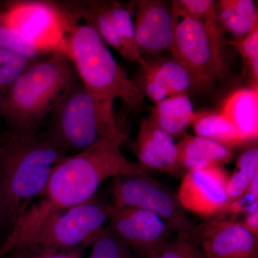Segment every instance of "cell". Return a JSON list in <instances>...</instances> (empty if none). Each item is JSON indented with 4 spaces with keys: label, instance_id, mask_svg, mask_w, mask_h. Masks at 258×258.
<instances>
[{
    "label": "cell",
    "instance_id": "5",
    "mask_svg": "<svg viewBox=\"0 0 258 258\" xmlns=\"http://www.w3.org/2000/svg\"><path fill=\"white\" fill-rule=\"evenodd\" d=\"M76 79L72 62L63 53L35 61L3 95L0 117L10 131L37 133Z\"/></svg>",
    "mask_w": 258,
    "mask_h": 258
},
{
    "label": "cell",
    "instance_id": "13",
    "mask_svg": "<svg viewBox=\"0 0 258 258\" xmlns=\"http://www.w3.org/2000/svg\"><path fill=\"white\" fill-rule=\"evenodd\" d=\"M197 238L204 258H258V236L243 222L209 219Z\"/></svg>",
    "mask_w": 258,
    "mask_h": 258
},
{
    "label": "cell",
    "instance_id": "19",
    "mask_svg": "<svg viewBox=\"0 0 258 258\" xmlns=\"http://www.w3.org/2000/svg\"><path fill=\"white\" fill-rule=\"evenodd\" d=\"M193 105L186 94L168 97L154 103L151 118L173 138L182 137L192 123Z\"/></svg>",
    "mask_w": 258,
    "mask_h": 258
},
{
    "label": "cell",
    "instance_id": "6",
    "mask_svg": "<svg viewBox=\"0 0 258 258\" xmlns=\"http://www.w3.org/2000/svg\"><path fill=\"white\" fill-rule=\"evenodd\" d=\"M173 21L171 57L187 70L198 89H211L225 74L223 46L198 19L179 17Z\"/></svg>",
    "mask_w": 258,
    "mask_h": 258
},
{
    "label": "cell",
    "instance_id": "25",
    "mask_svg": "<svg viewBox=\"0 0 258 258\" xmlns=\"http://www.w3.org/2000/svg\"><path fill=\"white\" fill-rule=\"evenodd\" d=\"M34 62L35 60L0 47V93L4 95Z\"/></svg>",
    "mask_w": 258,
    "mask_h": 258
},
{
    "label": "cell",
    "instance_id": "16",
    "mask_svg": "<svg viewBox=\"0 0 258 258\" xmlns=\"http://www.w3.org/2000/svg\"><path fill=\"white\" fill-rule=\"evenodd\" d=\"M178 164L184 174L222 166L233 157L230 148L210 139L196 135L185 134L176 144Z\"/></svg>",
    "mask_w": 258,
    "mask_h": 258
},
{
    "label": "cell",
    "instance_id": "20",
    "mask_svg": "<svg viewBox=\"0 0 258 258\" xmlns=\"http://www.w3.org/2000/svg\"><path fill=\"white\" fill-rule=\"evenodd\" d=\"M219 20L225 28L240 41L257 25V10L252 0H222L219 2Z\"/></svg>",
    "mask_w": 258,
    "mask_h": 258
},
{
    "label": "cell",
    "instance_id": "2",
    "mask_svg": "<svg viewBox=\"0 0 258 258\" xmlns=\"http://www.w3.org/2000/svg\"><path fill=\"white\" fill-rule=\"evenodd\" d=\"M106 206L94 198L57 210L44 199L16 219L0 245V258L25 249L69 250L91 244L108 221Z\"/></svg>",
    "mask_w": 258,
    "mask_h": 258
},
{
    "label": "cell",
    "instance_id": "30",
    "mask_svg": "<svg viewBox=\"0 0 258 258\" xmlns=\"http://www.w3.org/2000/svg\"><path fill=\"white\" fill-rule=\"evenodd\" d=\"M246 227L254 235L258 236V207L257 203L254 205L253 208L249 212L243 222Z\"/></svg>",
    "mask_w": 258,
    "mask_h": 258
},
{
    "label": "cell",
    "instance_id": "9",
    "mask_svg": "<svg viewBox=\"0 0 258 258\" xmlns=\"http://www.w3.org/2000/svg\"><path fill=\"white\" fill-rule=\"evenodd\" d=\"M0 14L8 24L52 55H67L71 20L60 4L45 1H18L5 5Z\"/></svg>",
    "mask_w": 258,
    "mask_h": 258
},
{
    "label": "cell",
    "instance_id": "17",
    "mask_svg": "<svg viewBox=\"0 0 258 258\" xmlns=\"http://www.w3.org/2000/svg\"><path fill=\"white\" fill-rule=\"evenodd\" d=\"M220 112L235 125L242 144L257 141V85L233 91L222 103Z\"/></svg>",
    "mask_w": 258,
    "mask_h": 258
},
{
    "label": "cell",
    "instance_id": "11",
    "mask_svg": "<svg viewBox=\"0 0 258 258\" xmlns=\"http://www.w3.org/2000/svg\"><path fill=\"white\" fill-rule=\"evenodd\" d=\"M229 177L222 166L186 173L176 195L180 205L206 220L227 211L231 207L227 192Z\"/></svg>",
    "mask_w": 258,
    "mask_h": 258
},
{
    "label": "cell",
    "instance_id": "1",
    "mask_svg": "<svg viewBox=\"0 0 258 258\" xmlns=\"http://www.w3.org/2000/svg\"><path fill=\"white\" fill-rule=\"evenodd\" d=\"M67 55L78 78L92 96L101 139L122 144L126 137L115 120L113 103L119 98L132 109H137L144 102L143 93L115 61L96 30L88 24L71 21Z\"/></svg>",
    "mask_w": 258,
    "mask_h": 258
},
{
    "label": "cell",
    "instance_id": "4",
    "mask_svg": "<svg viewBox=\"0 0 258 258\" xmlns=\"http://www.w3.org/2000/svg\"><path fill=\"white\" fill-rule=\"evenodd\" d=\"M121 144L99 139L76 154L66 156L52 168L43 195L51 206L66 210L95 198L106 179L149 170L122 154Z\"/></svg>",
    "mask_w": 258,
    "mask_h": 258
},
{
    "label": "cell",
    "instance_id": "23",
    "mask_svg": "<svg viewBox=\"0 0 258 258\" xmlns=\"http://www.w3.org/2000/svg\"><path fill=\"white\" fill-rule=\"evenodd\" d=\"M146 258H204L197 235H177L153 249Z\"/></svg>",
    "mask_w": 258,
    "mask_h": 258
},
{
    "label": "cell",
    "instance_id": "33",
    "mask_svg": "<svg viewBox=\"0 0 258 258\" xmlns=\"http://www.w3.org/2000/svg\"><path fill=\"white\" fill-rule=\"evenodd\" d=\"M15 253V255H14V257H11V258H23V256H22V254L20 253V252H14Z\"/></svg>",
    "mask_w": 258,
    "mask_h": 258
},
{
    "label": "cell",
    "instance_id": "29",
    "mask_svg": "<svg viewBox=\"0 0 258 258\" xmlns=\"http://www.w3.org/2000/svg\"><path fill=\"white\" fill-rule=\"evenodd\" d=\"M23 258H78L76 256L59 251L40 250V249H25L18 251Z\"/></svg>",
    "mask_w": 258,
    "mask_h": 258
},
{
    "label": "cell",
    "instance_id": "22",
    "mask_svg": "<svg viewBox=\"0 0 258 258\" xmlns=\"http://www.w3.org/2000/svg\"><path fill=\"white\" fill-rule=\"evenodd\" d=\"M0 47L12 51L31 60H38L50 56L10 25L0 14Z\"/></svg>",
    "mask_w": 258,
    "mask_h": 258
},
{
    "label": "cell",
    "instance_id": "28",
    "mask_svg": "<svg viewBox=\"0 0 258 258\" xmlns=\"http://www.w3.org/2000/svg\"><path fill=\"white\" fill-rule=\"evenodd\" d=\"M236 169L245 171L252 176L258 175V149L251 148L239 157Z\"/></svg>",
    "mask_w": 258,
    "mask_h": 258
},
{
    "label": "cell",
    "instance_id": "3",
    "mask_svg": "<svg viewBox=\"0 0 258 258\" xmlns=\"http://www.w3.org/2000/svg\"><path fill=\"white\" fill-rule=\"evenodd\" d=\"M66 156L45 132L8 130L0 138V194L8 224L13 225L30 200L44 195L52 168Z\"/></svg>",
    "mask_w": 258,
    "mask_h": 258
},
{
    "label": "cell",
    "instance_id": "31",
    "mask_svg": "<svg viewBox=\"0 0 258 258\" xmlns=\"http://www.w3.org/2000/svg\"><path fill=\"white\" fill-rule=\"evenodd\" d=\"M249 193L252 198L253 199L254 203H257V195H258V175L252 179V182L249 185L247 192Z\"/></svg>",
    "mask_w": 258,
    "mask_h": 258
},
{
    "label": "cell",
    "instance_id": "26",
    "mask_svg": "<svg viewBox=\"0 0 258 258\" xmlns=\"http://www.w3.org/2000/svg\"><path fill=\"white\" fill-rule=\"evenodd\" d=\"M244 60L248 64L252 71L254 81L257 83L258 79V25L252 28L244 39L235 42Z\"/></svg>",
    "mask_w": 258,
    "mask_h": 258
},
{
    "label": "cell",
    "instance_id": "24",
    "mask_svg": "<svg viewBox=\"0 0 258 258\" xmlns=\"http://www.w3.org/2000/svg\"><path fill=\"white\" fill-rule=\"evenodd\" d=\"M91 244L88 258H137L126 244L115 235L111 227H104Z\"/></svg>",
    "mask_w": 258,
    "mask_h": 258
},
{
    "label": "cell",
    "instance_id": "34",
    "mask_svg": "<svg viewBox=\"0 0 258 258\" xmlns=\"http://www.w3.org/2000/svg\"><path fill=\"white\" fill-rule=\"evenodd\" d=\"M3 95L0 93V108H1L2 101H3Z\"/></svg>",
    "mask_w": 258,
    "mask_h": 258
},
{
    "label": "cell",
    "instance_id": "14",
    "mask_svg": "<svg viewBox=\"0 0 258 258\" xmlns=\"http://www.w3.org/2000/svg\"><path fill=\"white\" fill-rule=\"evenodd\" d=\"M130 5L136 11L134 35L141 53L170 52L174 40L171 6L159 0H139Z\"/></svg>",
    "mask_w": 258,
    "mask_h": 258
},
{
    "label": "cell",
    "instance_id": "7",
    "mask_svg": "<svg viewBox=\"0 0 258 258\" xmlns=\"http://www.w3.org/2000/svg\"><path fill=\"white\" fill-rule=\"evenodd\" d=\"M50 115L45 133L67 156L85 150L101 139L94 101L78 76Z\"/></svg>",
    "mask_w": 258,
    "mask_h": 258
},
{
    "label": "cell",
    "instance_id": "27",
    "mask_svg": "<svg viewBox=\"0 0 258 258\" xmlns=\"http://www.w3.org/2000/svg\"><path fill=\"white\" fill-rule=\"evenodd\" d=\"M255 176L235 169L233 174L229 177L227 185V192L231 206L234 203H238L247 194L249 185Z\"/></svg>",
    "mask_w": 258,
    "mask_h": 258
},
{
    "label": "cell",
    "instance_id": "12",
    "mask_svg": "<svg viewBox=\"0 0 258 258\" xmlns=\"http://www.w3.org/2000/svg\"><path fill=\"white\" fill-rule=\"evenodd\" d=\"M109 227L134 253L147 254L169 240L171 232L165 222L152 212L107 205Z\"/></svg>",
    "mask_w": 258,
    "mask_h": 258
},
{
    "label": "cell",
    "instance_id": "21",
    "mask_svg": "<svg viewBox=\"0 0 258 258\" xmlns=\"http://www.w3.org/2000/svg\"><path fill=\"white\" fill-rule=\"evenodd\" d=\"M195 135L232 148L243 145L237 129L222 112H195L192 123Z\"/></svg>",
    "mask_w": 258,
    "mask_h": 258
},
{
    "label": "cell",
    "instance_id": "32",
    "mask_svg": "<svg viewBox=\"0 0 258 258\" xmlns=\"http://www.w3.org/2000/svg\"><path fill=\"white\" fill-rule=\"evenodd\" d=\"M7 225H8V224L7 222L6 217H5L3 200H2L1 194H0V227Z\"/></svg>",
    "mask_w": 258,
    "mask_h": 258
},
{
    "label": "cell",
    "instance_id": "10",
    "mask_svg": "<svg viewBox=\"0 0 258 258\" xmlns=\"http://www.w3.org/2000/svg\"><path fill=\"white\" fill-rule=\"evenodd\" d=\"M62 9L76 20H85L125 60L138 62L145 59L136 43L134 21L130 7L114 1H86L60 4Z\"/></svg>",
    "mask_w": 258,
    "mask_h": 258
},
{
    "label": "cell",
    "instance_id": "8",
    "mask_svg": "<svg viewBox=\"0 0 258 258\" xmlns=\"http://www.w3.org/2000/svg\"><path fill=\"white\" fill-rule=\"evenodd\" d=\"M112 195V205L115 207L152 212L177 235H197L198 226L180 205L176 195L147 173L115 176Z\"/></svg>",
    "mask_w": 258,
    "mask_h": 258
},
{
    "label": "cell",
    "instance_id": "15",
    "mask_svg": "<svg viewBox=\"0 0 258 258\" xmlns=\"http://www.w3.org/2000/svg\"><path fill=\"white\" fill-rule=\"evenodd\" d=\"M139 164L173 176H184L178 164L174 139L158 126L150 118H144L133 145Z\"/></svg>",
    "mask_w": 258,
    "mask_h": 258
},
{
    "label": "cell",
    "instance_id": "18",
    "mask_svg": "<svg viewBox=\"0 0 258 258\" xmlns=\"http://www.w3.org/2000/svg\"><path fill=\"white\" fill-rule=\"evenodd\" d=\"M134 82L150 81L164 88L170 96L186 94L198 89L191 75L184 66L172 57H161L154 61H147L141 66L139 77Z\"/></svg>",
    "mask_w": 258,
    "mask_h": 258
}]
</instances>
